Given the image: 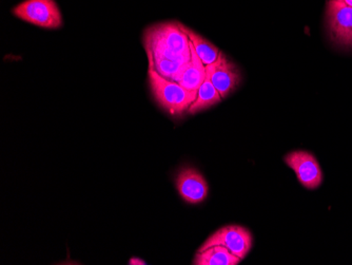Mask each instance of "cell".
I'll list each match as a JSON object with an SVG mask.
<instances>
[{"label":"cell","instance_id":"cell-1","mask_svg":"<svg viewBox=\"0 0 352 265\" xmlns=\"http://www.w3.org/2000/svg\"><path fill=\"white\" fill-rule=\"evenodd\" d=\"M148 80L154 100L172 116H183L197 100V92L187 90L175 81L162 76L154 69H148Z\"/></svg>","mask_w":352,"mask_h":265},{"label":"cell","instance_id":"cell-2","mask_svg":"<svg viewBox=\"0 0 352 265\" xmlns=\"http://www.w3.org/2000/svg\"><path fill=\"white\" fill-rule=\"evenodd\" d=\"M14 17L43 29H60V9L55 0H23L12 10Z\"/></svg>","mask_w":352,"mask_h":265},{"label":"cell","instance_id":"cell-3","mask_svg":"<svg viewBox=\"0 0 352 265\" xmlns=\"http://www.w3.org/2000/svg\"><path fill=\"white\" fill-rule=\"evenodd\" d=\"M326 21L332 43L352 49V7L344 0H328Z\"/></svg>","mask_w":352,"mask_h":265},{"label":"cell","instance_id":"cell-4","mask_svg":"<svg viewBox=\"0 0 352 265\" xmlns=\"http://www.w3.org/2000/svg\"><path fill=\"white\" fill-rule=\"evenodd\" d=\"M215 245H221L228 248L233 255L239 258L244 259L252 246V236L250 231L239 225H228L221 227L212 233L199 248V252H203Z\"/></svg>","mask_w":352,"mask_h":265},{"label":"cell","instance_id":"cell-5","mask_svg":"<svg viewBox=\"0 0 352 265\" xmlns=\"http://www.w3.org/2000/svg\"><path fill=\"white\" fill-rule=\"evenodd\" d=\"M285 163L296 173L298 182L306 189L314 191L323 183V171L314 154L304 150L290 152L284 158Z\"/></svg>","mask_w":352,"mask_h":265},{"label":"cell","instance_id":"cell-6","mask_svg":"<svg viewBox=\"0 0 352 265\" xmlns=\"http://www.w3.org/2000/svg\"><path fill=\"white\" fill-rule=\"evenodd\" d=\"M176 189L184 201L199 204L205 201L209 191L207 181L195 168H184L176 178Z\"/></svg>","mask_w":352,"mask_h":265},{"label":"cell","instance_id":"cell-7","mask_svg":"<svg viewBox=\"0 0 352 265\" xmlns=\"http://www.w3.org/2000/svg\"><path fill=\"white\" fill-rule=\"evenodd\" d=\"M211 81L221 94V98H225L239 86L242 74L234 63L223 52H219Z\"/></svg>","mask_w":352,"mask_h":265},{"label":"cell","instance_id":"cell-8","mask_svg":"<svg viewBox=\"0 0 352 265\" xmlns=\"http://www.w3.org/2000/svg\"><path fill=\"white\" fill-rule=\"evenodd\" d=\"M215 63L206 66V77L201 88L197 92V98L195 102L188 109V114H195L197 112H204L206 109L211 108L214 105L219 104L221 100V94L213 85L211 81L213 70H214Z\"/></svg>","mask_w":352,"mask_h":265},{"label":"cell","instance_id":"cell-9","mask_svg":"<svg viewBox=\"0 0 352 265\" xmlns=\"http://www.w3.org/2000/svg\"><path fill=\"white\" fill-rule=\"evenodd\" d=\"M190 50H191V61H190L189 67L182 75L181 78L177 81V83L187 90L197 93L205 81L206 66L201 59L197 56L191 41H190Z\"/></svg>","mask_w":352,"mask_h":265},{"label":"cell","instance_id":"cell-10","mask_svg":"<svg viewBox=\"0 0 352 265\" xmlns=\"http://www.w3.org/2000/svg\"><path fill=\"white\" fill-rule=\"evenodd\" d=\"M242 259L221 245L209 247L203 252H197L192 264L195 265H237Z\"/></svg>","mask_w":352,"mask_h":265},{"label":"cell","instance_id":"cell-11","mask_svg":"<svg viewBox=\"0 0 352 265\" xmlns=\"http://www.w3.org/2000/svg\"><path fill=\"white\" fill-rule=\"evenodd\" d=\"M179 27L182 28L184 32L189 37L190 41H191L197 56L201 59V61H203L205 66L213 64V63L217 61V57H219L221 51H219L213 43H211L210 41H208L207 39H204L203 36L197 34L195 31H192L191 29L186 27V25H182V23H179Z\"/></svg>","mask_w":352,"mask_h":265},{"label":"cell","instance_id":"cell-12","mask_svg":"<svg viewBox=\"0 0 352 265\" xmlns=\"http://www.w3.org/2000/svg\"><path fill=\"white\" fill-rule=\"evenodd\" d=\"M346 3H347L348 6H350V7H352V0H344Z\"/></svg>","mask_w":352,"mask_h":265}]
</instances>
